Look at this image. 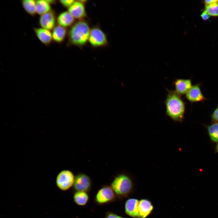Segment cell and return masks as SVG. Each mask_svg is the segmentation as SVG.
<instances>
[{
	"label": "cell",
	"instance_id": "cell-18",
	"mask_svg": "<svg viewBox=\"0 0 218 218\" xmlns=\"http://www.w3.org/2000/svg\"><path fill=\"white\" fill-rule=\"evenodd\" d=\"M208 133L211 141L218 143V123L212 122L206 126Z\"/></svg>",
	"mask_w": 218,
	"mask_h": 218
},
{
	"label": "cell",
	"instance_id": "cell-28",
	"mask_svg": "<svg viewBox=\"0 0 218 218\" xmlns=\"http://www.w3.org/2000/svg\"><path fill=\"white\" fill-rule=\"evenodd\" d=\"M215 151L216 153H218V143H217L215 148Z\"/></svg>",
	"mask_w": 218,
	"mask_h": 218
},
{
	"label": "cell",
	"instance_id": "cell-3",
	"mask_svg": "<svg viewBox=\"0 0 218 218\" xmlns=\"http://www.w3.org/2000/svg\"><path fill=\"white\" fill-rule=\"evenodd\" d=\"M111 186L117 196L126 197L132 191L133 184L127 175L121 174L114 178Z\"/></svg>",
	"mask_w": 218,
	"mask_h": 218
},
{
	"label": "cell",
	"instance_id": "cell-8",
	"mask_svg": "<svg viewBox=\"0 0 218 218\" xmlns=\"http://www.w3.org/2000/svg\"><path fill=\"white\" fill-rule=\"evenodd\" d=\"M200 86V83L193 85L185 94L186 98L191 103L203 102L206 100L201 91Z\"/></svg>",
	"mask_w": 218,
	"mask_h": 218
},
{
	"label": "cell",
	"instance_id": "cell-5",
	"mask_svg": "<svg viewBox=\"0 0 218 218\" xmlns=\"http://www.w3.org/2000/svg\"><path fill=\"white\" fill-rule=\"evenodd\" d=\"M74 179L75 177L71 171L69 170H63L57 175L56 183L59 189L65 191L73 186Z\"/></svg>",
	"mask_w": 218,
	"mask_h": 218
},
{
	"label": "cell",
	"instance_id": "cell-6",
	"mask_svg": "<svg viewBox=\"0 0 218 218\" xmlns=\"http://www.w3.org/2000/svg\"><path fill=\"white\" fill-rule=\"evenodd\" d=\"M117 196L111 186H106L98 190L95 196V200L99 204H104L115 201Z\"/></svg>",
	"mask_w": 218,
	"mask_h": 218
},
{
	"label": "cell",
	"instance_id": "cell-11",
	"mask_svg": "<svg viewBox=\"0 0 218 218\" xmlns=\"http://www.w3.org/2000/svg\"><path fill=\"white\" fill-rule=\"evenodd\" d=\"M175 91L180 96L185 95L192 86L190 79H176L173 82Z\"/></svg>",
	"mask_w": 218,
	"mask_h": 218
},
{
	"label": "cell",
	"instance_id": "cell-15",
	"mask_svg": "<svg viewBox=\"0 0 218 218\" xmlns=\"http://www.w3.org/2000/svg\"><path fill=\"white\" fill-rule=\"evenodd\" d=\"M138 208L139 217L145 218L151 213L153 207L150 201L142 199L139 201Z\"/></svg>",
	"mask_w": 218,
	"mask_h": 218
},
{
	"label": "cell",
	"instance_id": "cell-26",
	"mask_svg": "<svg viewBox=\"0 0 218 218\" xmlns=\"http://www.w3.org/2000/svg\"><path fill=\"white\" fill-rule=\"evenodd\" d=\"M218 2L217 0H206L204 2L205 5L211 4Z\"/></svg>",
	"mask_w": 218,
	"mask_h": 218
},
{
	"label": "cell",
	"instance_id": "cell-1",
	"mask_svg": "<svg viewBox=\"0 0 218 218\" xmlns=\"http://www.w3.org/2000/svg\"><path fill=\"white\" fill-rule=\"evenodd\" d=\"M167 91L165 101L166 114L173 121L181 122L184 118L185 104L175 90Z\"/></svg>",
	"mask_w": 218,
	"mask_h": 218
},
{
	"label": "cell",
	"instance_id": "cell-2",
	"mask_svg": "<svg viewBox=\"0 0 218 218\" xmlns=\"http://www.w3.org/2000/svg\"><path fill=\"white\" fill-rule=\"evenodd\" d=\"M90 31L88 24L84 19L75 22L68 32V45L84 46L88 41Z\"/></svg>",
	"mask_w": 218,
	"mask_h": 218
},
{
	"label": "cell",
	"instance_id": "cell-27",
	"mask_svg": "<svg viewBox=\"0 0 218 218\" xmlns=\"http://www.w3.org/2000/svg\"><path fill=\"white\" fill-rule=\"evenodd\" d=\"M47 2L51 5V4H54L56 2V1L55 0H47Z\"/></svg>",
	"mask_w": 218,
	"mask_h": 218
},
{
	"label": "cell",
	"instance_id": "cell-10",
	"mask_svg": "<svg viewBox=\"0 0 218 218\" xmlns=\"http://www.w3.org/2000/svg\"><path fill=\"white\" fill-rule=\"evenodd\" d=\"M56 21L55 14L51 11L40 15L39 19L41 28L50 31L55 27Z\"/></svg>",
	"mask_w": 218,
	"mask_h": 218
},
{
	"label": "cell",
	"instance_id": "cell-12",
	"mask_svg": "<svg viewBox=\"0 0 218 218\" xmlns=\"http://www.w3.org/2000/svg\"><path fill=\"white\" fill-rule=\"evenodd\" d=\"M34 32L38 39L44 44L48 45L53 40L50 30L42 28H34Z\"/></svg>",
	"mask_w": 218,
	"mask_h": 218
},
{
	"label": "cell",
	"instance_id": "cell-23",
	"mask_svg": "<svg viewBox=\"0 0 218 218\" xmlns=\"http://www.w3.org/2000/svg\"><path fill=\"white\" fill-rule=\"evenodd\" d=\"M211 117L212 122L218 123V107H217L212 114Z\"/></svg>",
	"mask_w": 218,
	"mask_h": 218
},
{
	"label": "cell",
	"instance_id": "cell-24",
	"mask_svg": "<svg viewBox=\"0 0 218 218\" xmlns=\"http://www.w3.org/2000/svg\"><path fill=\"white\" fill-rule=\"evenodd\" d=\"M105 218H124L114 213L108 212L107 213Z\"/></svg>",
	"mask_w": 218,
	"mask_h": 218
},
{
	"label": "cell",
	"instance_id": "cell-7",
	"mask_svg": "<svg viewBox=\"0 0 218 218\" xmlns=\"http://www.w3.org/2000/svg\"><path fill=\"white\" fill-rule=\"evenodd\" d=\"M91 181L89 177L83 173L78 174L75 177L73 188L76 191L87 193L91 188Z\"/></svg>",
	"mask_w": 218,
	"mask_h": 218
},
{
	"label": "cell",
	"instance_id": "cell-25",
	"mask_svg": "<svg viewBox=\"0 0 218 218\" xmlns=\"http://www.w3.org/2000/svg\"><path fill=\"white\" fill-rule=\"evenodd\" d=\"M201 16L202 19L205 21L206 20L210 18V15L205 10L202 13Z\"/></svg>",
	"mask_w": 218,
	"mask_h": 218
},
{
	"label": "cell",
	"instance_id": "cell-17",
	"mask_svg": "<svg viewBox=\"0 0 218 218\" xmlns=\"http://www.w3.org/2000/svg\"><path fill=\"white\" fill-rule=\"evenodd\" d=\"M74 202L79 206H84L87 203L89 197L87 193L83 191H76L73 195Z\"/></svg>",
	"mask_w": 218,
	"mask_h": 218
},
{
	"label": "cell",
	"instance_id": "cell-13",
	"mask_svg": "<svg viewBox=\"0 0 218 218\" xmlns=\"http://www.w3.org/2000/svg\"><path fill=\"white\" fill-rule=\"evenodd\" d=\"M139 201L135 199H130L126 202L125 210L128 216L134 217H139L138 206Z\"/></svg>",
	"mask_w": 218,
	"mask_h": 218
},
{
	"label": "cell",
	"instance_id": "cell-4",
	"mask_svg": "<svg viewBox=\"0 0 218 218\" xmlns=\"http://www.w3.org/2000/svg\"><path fill=\"white\" fill-rule=\"evenodd\" d=\"M88 41L94 47H101L108 44L107 35L99 27H94L91 29Z\"/></svg>",
	"mask_w": 218,
	"mask_h": 218
},
{
	"label": "cell",
	"instance_id": "cell-16",
	"mask_svg": "<svg viewBox=\"0 0 218 218\" xmlns=\"http://www.w3.org/2000/svg\"><path fill=\"white\" fill-rule=\"evenodd\" d=\"M67 33L66 28L59 25L56 26L52 32L53 40L58 43H61L64 40Z\"/></svg>",
	"mask_w": 218,
	"mask_h": 218
},
{
	"label": "cell",
	"instance_id": "cell-20",
	"mask_svg": "<svg viewBox=\"0 0 218 218\" xmlns=\"http://www.w3.org/2000/svg\"><path fill=\"white\" fill-rule=\"evenodd\" d=\"M21 3L24 10L29 15L33 16L36 13V1L23 0Z\"/></svg>",
	"mask_w": 218,
	"mask_h": 218
},
{
	"label": "cell",
	"instance_id": "cell-9",
	"mask_svg": "<svg viewBox=\"0 0 218 218\" xmlns=\"http://www.w3.org/2000/svg\"><path fill=\"white\" fill-rule=\"evenodd\" d=\"M68 11L75 18L83 20L87 16L84 4L79 0L75 1L69 8Z\"/></svg>",
	"mask_w": 218,
	"mask_h": 218
},
{
	"label": "cell",
	"instance_id": "cell-22",
	"mask_svg": "<svg viewBox=\"0 0 218 218\" xmlns=\"http://www.w3.org/2000/svg\"><path fill=\"white\" fill-rule=\"evenodd\" d=\"M60 2L64 7L69 8L75 2L74 0H59Z\"/></svg>",
	"mask_w": 218,
	"mask_h": 218
},
{
	"label": "cell",
	"instance_id": "cell-21",
	"mask_svg": "<svg viewBox=\"0 0 218 218\" xmlns=\"http://www.w3.org/2000/svg\"><path fill=\"white\" fill-rule=\"evenodd\" d=\"M205 10L210 16H218V2L205 5Z\"/></svg>",
	"mask_w": 218,
	"mask_h": 218
},
{
	"label": "cell",
	"instance_id": "cell-19",
	"mask_svg": "<svg viewBox=\"0 0 218 218\" xmlns=\"http://www.w3.org/2000/svg\"><path fill=\"white\" fill-rule=\"evenodd\" d=\"M51 5L47 0L36 1V12L41 15L51 11Z\"/></svg>",
	"mask_w": 218,
	"mask_h": 218
},
{
	"label": "cell",
	"instance_id": "cell-14",
	"mask_svg": "<svg viewBox=\"0 0 218 218\" xmlns=\"http://www.w3.org/2000/svg\"><path fill=\"white\" fill-rule=\"evenodd\" d=\"M56 21L58 25L65 28L71 27L75 22V18L68 11L60 14Z\"/></svg>",
	"mask_w": 218,
	"mask_h": 218
}]
</instances>
